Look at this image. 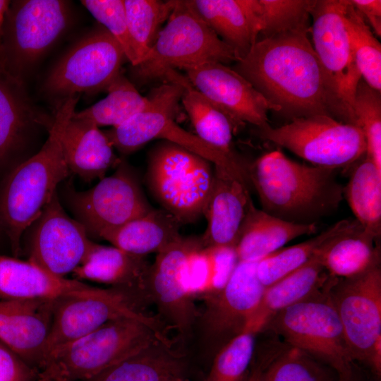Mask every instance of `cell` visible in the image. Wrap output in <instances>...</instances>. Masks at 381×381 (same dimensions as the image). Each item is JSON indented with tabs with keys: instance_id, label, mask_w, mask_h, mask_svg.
Here are the masks:
<instances>
[{
	"instance_id": "obj_1",
	"label": "cell",
	"mask_w": 381,
	"mask_h": 381,
	"mask_svg": "<svg viewBox=\"0 0 381 381\" xmlns=\"http://www.w3.org/2000/svg\"><path fill=\"white\" fill-rule=\"evenodd\" d=\"M309 31L294 30L262 38L231 68L282 116L293 119L322 114L338 120Z\"/></svg>"
},
{
	"instance_id": "obj_2",
	"label": "cell",
	"mask_w": 381,
	"mask_h": 381,
	"mask_svg": "<svg viewBox=\"0 0 381 381\" xmlns=\"http://www.w3.org/2000/svg\"><path fill=\"white\" fill-rule=\"evenodd\" d=\"M79 97L56 102L48 137L42 147L13 167L0 185V229L8 237L15 258L22 252L25 231L71 174L64 152L63 136L75 112Z\"/></svg>"
},
{
	"instance_id": "obj_3",
	"label": "cell",
	"mask_w": 381,
	"mask_h": 381,
	"mask_svg": "<svg viewBox=\"0 0 381 381\" xmlns=\"http://www.w3.org/2000/svg\"><path fill=\"white\" fill-rule=\"evenodd\" d=\"M337 171L298 163L274 150L249 166L248 177L263 211L286 222L310 224L336 211L344 199Z\"/></svg>"
},
{
	"instance_id": "obj_4",
	"label": "cell",
	"mask_w": 381,
	"mask_h": 381,
	"mask_svg": "<svg viewBox=\"0 0 381 381\" xmlns=\"http://www.w3.org/2000/svg\"><path fill=\"white\" fill-rule=\"evenodd\" d=\"M158 340L170 341L138 320H112L49 353L37 368V381L88 380Z\"/></svg>"
},
{
	"instance_id": "obj_5",
	"label": "cell",
	"mask_w": 381,
	"mask_h": 381,
	"mask_svg": "<svg viewBox=\"0 0 381 381\" xmlns=\"http://www.w3.org/2000/svg\"><path fill=\"white\" fill-rule=\"evenodd\" d=\"M182 92V87L173 81H165L152 89L143 110L120 126L104 131L114 149L125 155L155 139L168 141L224 168L248 183L249 167L238 155L222 152L176 123Z\"/></svg>"
},
{
	"instance_id": "obj_6",
	"label": "cell",
	"mask_w": 381,
	"mask_h": 381,
	"mask_svg": "<svg viewBox=\"0 0 381 381\" xmlns=\"http://www.w3.org/2000/svg\"><path fill=\"white\" fill-rule=\"evenodd\" d=\"M238 60L235 52L196 13L189 0H175L155 44L139 64L131 66V76L133 84L143 85L163 79L169 70Z\"/></svg>"
},
{
	"instance_id": "obj_7",
	"label": "cell",
	"mask_w": 381,
	"mask_h": 381,
	"mask_svg": "<svg viewBox=\"0 0 381 381\" xmlns=\"http://www.w3.org/2000/svg\"><path fill=\"white\" fill-rule=\"evenodd\" d=\"M329 279L320 290L277 313L263 331L282 337L287 345L326 364L341 377L351 374L356 364L328 291Z\"/></svg>"
},
{
	"instance_id": "obj_8",
	"label": "cell",
	"mask_w": 381,
	"mask_h": 381,
	"mask_svg": "<svg viewBox=\"0 0 381 381\" xmlns=\"http://www.w3.org/2000/svg\"><path fill=\"white\" fill-rule=\"evenodd\" d=\"M211 162L178 145L160 140L149 151L145 176L152 197L181 224L203 214L213 179Z\"/></svg>"
},
{
	"instance_id": "obj_9",
	"label": "cell",
	"mask_w": 381,
	"mask_h": 381,
	"mask_svg": "<svg viewBox=\"0 0 381 381\" xmlns=\"http://www.w3.org/2000/svg\"><path fill=\"white\" fill-rule=\"evenodd\" d=\"M149 303L142 291L118 286L109 288L107 293L102 296H68L58 299L39 366L55 349L80 339L107 322L118 318L138 320L159 334L167 337L166 326L161 319L145 312Z\"/></svg>"
},
{
	"instance_id": "obj_10",
	"label": "cell",
	"mask_w": 381,
	"mask_h": 381,
	"mask_svg": "<svg viewBox=\"0 0 381 381\" xmlns=\"http://www.w3.org/2000/svg\"><path fill=\"white\" fill-rule=\"evenodd\" d=\"M70 21L67 1H14L3 27L0 66L23 82L25 73L64 33Z\"/></svg>"
},
{
	"instance_id": "obj_11",
	"label": "cell",
	"mask_w": 381,
	"mask_h": 381,
	"mask_svg": "<svg viewBox=\"0 0 381 381\" xmlns=\"http://www.w3.org/2000/svg\"><path fill=\"white\" fill-rule=\"evenodd\" d=\"M61 194L66 206L90 238H100L103 233L152 208L136 172L124 159H121L113 174L100 179L92 188L76 190L70 180L65 183Z\"/></svg>"
},
{
	"instance_id": "obj_12",
	"label": "cell",
	"mask_w": 381,
	"mask_h": 381,
	"mask_svg": "<svg viewBox=\"0 0 381 381\" xmlns=\"http://www.w3.org/2000/svg\"><path fill=\"white\" fill-rule=\"evenodd\" d=\"M258 133L313 165L337 169L352 166L367 150L358 127L327 115L295 118L276 128L267 124L258 128Z\"/></svg>"
},
{
	"instance_id": "obj_13",
	"label": "cell",
	"mask_w": 381,
	"mask_h": 381,
	"mask_svg": "<svg viewBox=\"0 0 381 381\" xmlns=\"http://www.w3.org/2000/svg\"><path fill=\"white\" fill-rule=\"evenodd\" d=\"M348 0H314L312 44L326 75L341 122L355 126L354 98L362 79L351 49L344 13Z\"/></svg>"
},
{
	"instance_id": "obj_14",
	"label": "cell",
	"mask_w": 381,
	"mask_h": 381,
	"mask_svg": "<svg viewBox=\"0 0 381 381\" xmlns=\"http://www.w3.org/2000/svg\"><path fill=\"white\" fill-rule=\"evenodd\" d=\"M125 59L121 45L101 25L61 57L47 76L43 90L56 102L82 92L107 90L121 73Z\"/></svg>"
},
{
	"instance_id": "obj_15",
	"label": "cell",
	"mask_w": 381,
	"mask_h": 381,
	"mask_svg": "<svg viewBox=\"0 0 381 381\" xmlns=\"http://www.w3.org/2000/svg\"><path fill=\"white\" fill-rule=\"evenodd\" d=\"M328 291L353 360L368 366L373 348L381 339L380 265L351 278L330 276Z\"/></svg>"
},
{
	"instance_id": "obj_16",
	"label": "cell",
	"mask_w": 381,
	"mask_h": 381,
	"mask_svg": "<svg viewBox=\"0 0 381 381\" xmlns=\"http://www.w3.org/2000/svg\"><path fill=\"white\" fill-rule=\"evenodd\" d=\"M25 235L28 260L59 277L73 273L94 243L85 227L66 212L58 192Z\"/></svg>"
},
{
	"instance_id": "obj_17",
	"label": "cell",
	"mask_w": 381,
	"mask_h": 381,
	"mask_svg": "<svg viewBox=\"0 0 381 381\" xmlns=\"http://www.w3.org/2000/svg\"><path fill=\"white\" fill-rule=\"evenodd\" d=\"M258 261H238L226 286L205 296L198 315L202 339L214 353L245 331L265 286L256 274ZM197 319V320H198Z\"/></svg>"
},
{
	"instance_id": "obj_18",
	"label": "cell",
	"mask_w": 381,
	"mask_h": 381,
	"mask_svg": "<svg viewBox=\"0 0 381 381\" xmlns=\"http://www.w3.org/2000/svg\"><path fill=\"white\" fill-rule=\"evenodd\" d=\"M199 246H202L200 236H181L157 253L145 279V294L150 303L155 304L159 318L180 338L191 333L199 315L183 277L188 254Z\"/></svg>"
},
{
	"instance_id": "obj_19",
	"label": "cell",
	"mask_w": 381,
	"mask_h": 381,
	"mask_svg": "<svg viewBox=\"0 0 381 381\" xmlns=\"http://www.w3.org/2000/svg\"><path fill=\"white\" fill-rule=\"evenodd\" d=\"M184 70L191 84L230 118L236 131L246 123L261 128L269 124L268 111H277L246 78L226 64L211 62Z\"/></svg>"
},
{
	"instance_id": "obj_20",
	"label": "cell",
	"mask_w": 381,
	"mask_h": 381,
	"mask_svg": "<svg viewBox=\"0 0 381 381\" xmlns=\"http://www.w3.org/2000/svg\"><path fill=\"white\" fill-rule=\"evenodd\" d=\"M56 301L0 299V341L37 370Z\"/></svg>"
},
{
	"instance_id": "obj_21",
	"label": "cell",
	"mask_w": 381,
	"mask_h": 381,
	"mask_svg": "<svg viewBox=\"0 0 381 381\" xmlns=\"http://www.w3.org/2000/svg\"><path fill=\"white\" fill-rule=\"evenodd\" d=\"M247 183L231 172L213 165V179L202 215L206 229L200 236L203 248L235 247L252 202Z\"/></svg>"
},
{
	"instance_id": "obj_22",
	"label": "cell",
	"mask_w": 381,
	"mask_h": 381,
	"mask_svg": "<svg viewBox=\"0 0 381 381\" xmlns=\"http://www.w3.org/2000/svg\"><path fill=\"white\" fill-rule=\"evenodd\" d=\"M77 279L55 276L28 260L0 255V299L58 300L107 293Z\"/></svg>"
},
{
	"instance_id": "obj_23",
	"label": "cell",
	"mask_w": 381,
	"mask_h": 381,
	"mask_svg": "<svg viewBox=\"0 0 381 381\" xmlns=\"http://www.w3.org/2000/svg\"><path fill=\"white\" fill-rule=\"evenodd\" d=\"M196 13L236 54L245 57L262 30L258 0H189ZM238 60V61H239Z\"/></svg>"
},
{
	"instance_id": "obj_24",
	"label": "cell",
	"mask_w": 381,
	"mask_h": 381,
	"mask_svg": "<svg viewBox=\"0 0 381 381\" xmlns=\"http://www.w3.org/2000/svg\"><path fill=\"white\" fill-rule=\"evenodd\" d=\"M22 83L0 66V168L52 122L35 109Z\"/></svg>"
},
{
	"instance_id": "obj_25",
	"label": "cell",
	"mask_w": 381,
	"mask_h": 381,
	"mask_svg": "<svg viewBox=\"0 0 381 381\" xmlns=\"http://www.w3.org/2000/svg\"><path fill=\"white\" fill-rule=\"evenodd\" d=\"M63 149L70 173L86 182L103 179L121 161L104 132L92 121L77 116L75 112L66 125Z\"/></svg>"
},
{
	"instance_id": "obj_26",
	"label": "cell",
	"mask_w": 381,
	"mask_h": 381,
	"mask_svg": "<svg viewBox=\"0 0 381 381\" xmlns=\"http://www.w3.org/2000/svg\"><path fill=\"white\" fill-rule=\"evenodd\" d=\"M188 372L186 356L158 340L84 381H175Z\"/></svg>"
},
{
	"instance_id": "obj_27",
	"label": "cell",
	"mask_w": 381,
	"mask_h": 381,
	"mask_svg": "<svg viewBox=\"0 0 381 381\" xmlns=\"http://www.w3.org/2000/svg\"><path fill=\"white\" fill-rule=\"evenodd\" d=\"M329 275L317 253L303 265L265 287L260 303L245 331L257 334L280 310L299 302L325 286Z\"/></svg>"
},
{
	"instance_id": "obj_28",
	"label": "cell",
	"mask_w": 381,
	"mask_h": 381,
	"mask_svg": "<svg viewBox=\"0 0 381 381\" xmlns=\"http://www.w3.org/2000/svg\"><path fill=\"white\" fill-rule=\"evenodd\" d=\"M316 224L286 222L257 208L252 201L241 226L235 250L239 261H258L289 241L315 234Z\"/></svg>"
},
{
	"instance_id": "obj_29",
	"label": "cell",
	"mask_w": 381,
	"mask_h": 381,
	"mask_svg": "<svg viewBox=\"0 0 381 381\" xmlns=\"http://www.w3.org/2000/svg\"><path fill=\"white\" fill-rule=\"evenodd\" d=\"M150 266L145 256L94 242L73 275L79 281L90 280L111 286L138 289L145 294V283Z\"/></svg>"
},
{
	"instance_id": "obj_30",
	"label": "cell",
	"mask_w": 381,
	"mask_h": 381,
	"mask_svg": "<svg viewBox=\"0 0 381 381\" xmlns=\"http://www.w3.org/2000/svg\"><path fill=\"white\" fill-rule=\"evenodd\" d=\"M181 225L166 210L152 207L146 214L103 233L100 239L127 253L145 256L157 254L181 238Z\"/></svg>"
},
{
	"instance_id": "obj_31",
	"label": "cell",
	"mask_w": 381,
	"mask_h": 381,
	"mask_svg": "<svg viewBox=\"0 0 381 381\" xmlns=\"http://www.w3.org/2000/svg\"><path fill=\"white\" fill-rule=\"evenodd\" d=\"M163 79L176 82L182 87L181 102L190 118L195 135L222 152L237 156L233 148V135L237 131L230 118L198 91L186 75L176 70H169Z\"/></svg>"
},
{
	"instance_id": "obj_32",
	"label": "cell",
	"mask_w": 381,
	"mask_h": 381,
	"mask_svg": "<svg viewBox=\"0 0 381 381\" xmlns=\"http://www.w3.org/2000/svg\"><path fill=\"white\" fill-rule=\"evenodd\" d=\"M377 241L358 222L325 244L317 254L329 276L351 278L380 265V248Z\"/></svg>"
},
{
	"instance_id": "obj_33",
	"label": "cell",
	"mask_w": 381,
	"mask_h": 381,
	"mask_svg": "<svg viewBox=\"0 0 381 381\" xmlns=\"http://www.w3.org/2000/svg\"><path fill=\"white\" fill-rule=\"evenodd\" d=\"M343 188L356 220L376 240L381 234V170L366 154L353 164Z\"/></svg>"
},
{
	"instance_id": "obj_34",
	"label": "cell",
	"mask_w": 381,
	"mask_h": 381,
	"mask_svg": "<svg viewBox=\"0 0 381 381\" xmlns=\"http://www.w3.org/2000/svg\"><path fill=\"white\" fill-rule=\"evenodd\" d=\"M358 222L342 219L320 234L298 244L277 251L258 260L257 277L268 286L306 263L320 248L339 235L353 227Z\"/></svg>"
},
{
	"instance_id": "obj_35",
	"label": "cell",
	"mask_w": 381,
	"mask_h": 381,
	"mask_svg": "<svg viewBox=\"0 0 381 381\" xmlns=\"http://www.w3.org/2000/svg\"><path fill=\"white\" fill-rule=\"evenodd\" d=\"M107 95L75 115L89 119L97 126L116 127L143 110L147 104L137 88L122 73L107 87Z\"/></svg>"
},
{
	"instance_id": "obj_36",
	"label": "cell",
	"mask_w": 381,
	"mask_h": 381,
	"mask_svg": "<svg viewBox=\"0 0 381 381\" xmlns=\"http://www.w3.org/2000/svg\"><path fill=\"white\" fill-rule=\"evenodd\" d=\"M123 4L138 64L155 44L174 10L175 0H123Z\"/></svg>"
},
{
	"instance_id": "obj_37",
	"label": "cell",
	"mask_w": 381,
	"mask_h": 381,
	"mask_svg": "<svg viewBox=\"0 0 381 381\" xmlns=\"http://www.w3.org/2000/svg\"><path fill=\"white\" fill-rule=\"evenodd\" d=\"M344 19L363 80L381 92V44L362 16L348 0Z\"/></svg>"
},
{
	"instance_id": "obj_38",
	"label": "cell",
	"mask_w": 381,
	"mask_h": 381,
	"mask_svg": "<svg viewBox=\"0 0 381 381\" xmlns=\"http://www.w3.org/2000/svg\"><path fill=\"white\" fill-rule=\"evenodd\" d=\"M337 377L332 368L287 344L274 352L261 374V381H335Z\"/></svg>"
},
{
	"instance_id": "obj_39",
	"label": "cell",
	"mask_w": 381,
	"mask_h": 381,
	"mask_svg": "<svg viewBox=\"0 0 381 381\" xmlns=\"http://www.w3.org/2000/svg\"><path fill=\"white\" fill-rule=\"evenodd\" d=\"M255 335L244 331L218 350L204 381H246L253 364Z\"/></svg>"
},
{
	"instance_id": "obj_40",
	"label": "cell",
	"mask_w": 381,
	"mask_h": 381,
	"mask_svg": "<svg viewBox=\"0 0 381 381\" xmlns=\"http://www.w3.org/2000/svg\"><path fill=\"white\" fill-rule=\"evenodd\" d=\"M355 126L363 132L366 155L381 170V92L363 79L358 84L353 104Z\"/></svg>"
},
{
	"instance_id": "obj_41",
	"label": "cell",
	"mask_w": 381,
	"mask_h": 381,
	"mask_svg": "<svg viewBox=\"0 0 381 381\" xmlns=\"http://www.w3.org/2000/svg\"><path fill=\"white\" fill-rule=\"evenodd\" d=\"M262 21V38L298 30H310L314 0H258Z\"/></svg>"
},
{
	"instance_id": "obj_42",
	"label": "cell",
	"mask_w": 381,
	"mask_h": 381,
	"mask_svg": "<svg viewBox=\"0 0 381 381\" xmlns=\"http://www.w3.org/2000/svg\"><path fill=\"white\" fill-rule=\"evenodd\" d=\"M82 4L121 45L131 66L138 63L128 28L123 0H83Z\"/></svg>"
},
{
	"instance_id": "obj_43",
	"label": "cell",
	"mask_w": 381,
	"mask_h": 381,
	"mask_svg": "<svg viewBox=\"0 0 381 381\" xmlns=\"http://www.w3.org/2000/svg\"><path fill=\"white\" fill-rule=\"evenodd\" d=\"M204 248L210 262V277L200 298L221 291L239 261L235 247L212 246Z\"/></svg>"
},
{
	"instance_id": "obj_44",
	"label": "cell",
	"mask_w": 381,
	"mask_h": 381,
	"mask_svg": "<svg viewBox=\"0 0 381 381\" xmlns=\"http://www.w3.org/2000/svg\"><path fill=\"white\" fill-rule=\"evenodd\" d=\"M183 277L189 294L200 298L210 277V265L203 246L192 250L187 255L183 267Z\"/></svg>"
},
{
	"instance_id": "obj_45",
	"label": "cell",
	"mask_w": 381,
	"mask_h": 381,
	"mask_svg": "<svg viewBox=\"0 0 381 381\" xmlns=\"http://www.w3.org/2000/svg\"><path fill=\"white\" fill-rule=\"evenodd\" d=\"M37 370L0 341V381H37Z\"/></svg>"
},
{
	"instance_id": "obj_46",
	"label": "cell",
	"mask_w": 381,
	"mask_h": 381,
	"mask_svg": "<svg viewBox=\"0 0 381 381\" xmlns=\"http://www.w3.org/2000/svg\"><path fill=\"white\" fill-rule=\"evenodd\" d=\"M352 6L370 25L377 37L381 36V1L349 0Z\"/></svg>"
},
{
	"instance_id": "obj_47",
	"label": "cell",
	"mask_w": 381,
	"mask_h": 381,
	"mask_svg": "<svg viewBox=\"0 0 381 381\" xmlns=\"http://www.w3.org/2000/svg\"><path fill=\"white\" fill-rule=\"evenodd\" d=\"M335 381H369L361 369L356 365L351 374L346 377H337Z\"/></svg>"
},
{
	"instance_id": "obj_48",
	"label": "cell",
	"mask_w": 381,
	"mask_h": 381,
	"mask_svg": "<svg viewBox=\"0 0 381 381\" xmlns=\"http://www.w3.org/2000/svg\"><path fill=\"white\" fill-rule=\"evenodd\" d=\"M263 368V365L259 361H256L254 364H252L246 381H261V374Z\"/></svg>"
},
{
	"instance_id": "obj_49",
	"label": "cell",
	"mask_w": 381,
	"mask_h": 381,
	"mask_svg": "<svg viewBox=\"0 0 381 381\" xmlns=\"http://www.w3.org/2000/svg\"><path fill=\"white\" fill-rule=\"evenodd\" d=\"M11 3L9 1L0 0V35L2 36L3 27L6 13Z\"/></svg>"
},
{
	"instance_id": "obj_50",
	"label": "cell",
	"mask_w": 381,
	"mask_h": 381,
	"mask_svg": "<svg viewBox=\"0 0 381 381\" xmlns=\"http://www.w3.org/2000/svg\"><path fill=\"white\" fill-rule=\"evenodd\" d=\"M175 381H188V379L186 377H179L176 379Z\"/></svg>"
},
{
	"instance_id": "obj_51",
	"label": "cell",
	"mask_w": 381,
	"mask_h": 381,
	"mask_svg": "<svg viewBox=\"0 0 381 381\" xmlns=\"http://www.w3.org/2000/svg\"><path fill=\"white\" fill-rule=\"evenodd\" d=\"M1 36L0 35V61H1Z\"/></svg>"
},
{
	"instance_id": "obj_52",
	"label": "cell",
	"mask_w": 381,
	"mask_h": 381,
	"mask_svg": "<svg viewBox=\"0 0 381 381\" xmlns=\"http://www.w3.org/2000/svg\"><path fill=\"white\" fill-rule=\"evenodd\" d=\"M1 229H0V234H1Z\"/></svg>"
}]
</instances>
